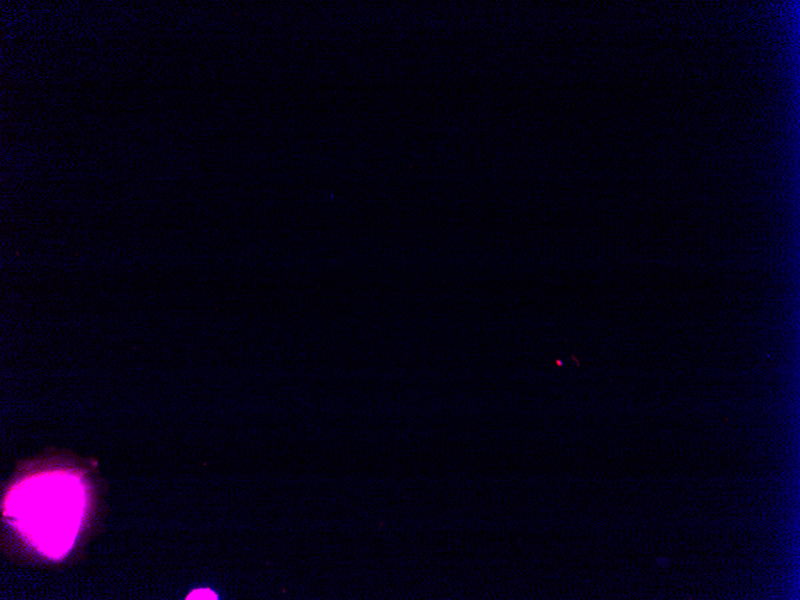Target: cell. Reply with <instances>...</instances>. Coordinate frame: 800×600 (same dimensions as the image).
I'll use <instances>...</instances> for the list:
<instances>
[{
    "label": "cell",
    "instance_id": "6da1fadb",
    "mask_svg": "<svg viewBox=\"0 0 800 600\" xmlns=\"http://www.w3.org/2000/svg\"><path fill=\"white\" fill-rule=\"evenodd\" d=\"M66 482L68 481L62 480L56 484V478L52 481H38V484L29 488L28 495L21 498L20 511H24L21 512L24 524L28 523L23 527L30 538L38 542L40 549H45L46 541L48 551L57 548L54 543L58 539L56 531L62 542L68 539L64 531H77L82 514V498L76 494V482H72L69 488L65 486Z\"/></svg>",
    "mask_w": 800,
    "mask_h": 600
},
{
    "label": "cell",
    "instance_id": "7a4b0ae2",
    "mask_svg": "<svg viewBox=\"0 0 800 600\" xmlns=\"http://www.w3.org/2000/svg\"><path fill=\"white\" fill-rule=\"evenodd\" d=\"M187 599H217L215 593L208 590H197L192 593Z\"/></svg>",
    "mask_w": 800,
    "mask_h": 600
}]
</instances>
